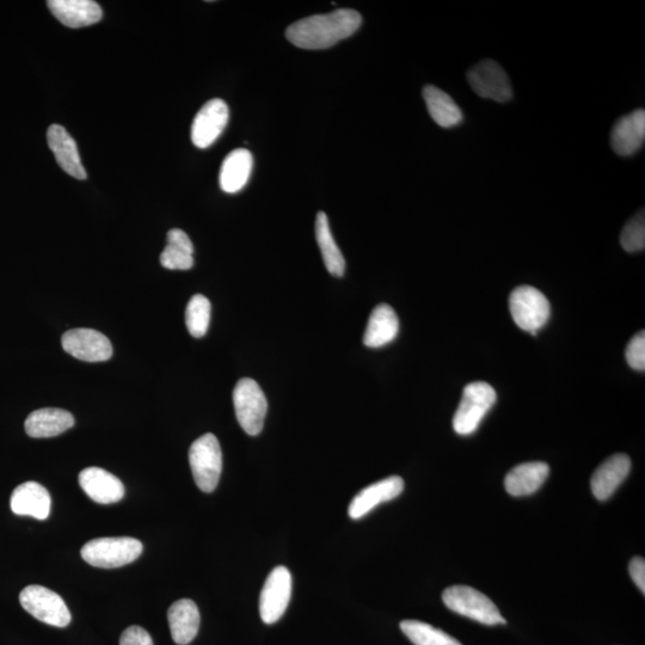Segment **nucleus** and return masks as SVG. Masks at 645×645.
<instances>
[{
	"label": "nucleus",
	"mask_w": 645,
	"mask_h": 645,
	"mask_svg": "<svg viewBox=\"0 0 645 645\" xmlns=\"http://www.w3.org/2000/svg\"><path fill=\"white\" fill-rule=\"evenodd\" d=\"M361 23L362 17L358 11L340 9L292 23L286 30V38L299 48L319 51L350 38L358 32Z\"/></svg>",
	"instance_id": "1"
},
{
	"label": "nucleus",
	"mask_w": 645,
	"mask_h": 645,
	"mask_svg": "<svg viewBox=\"0 0 645 645\" xmlns=\"http://www.w3.org/2000/svg\"><path fill=\"white\" fill-rule=\"evenodd\" d=\"M141 552H143V544L138 539L98 538L83 546L82 557L92 567L113 569L134 562Z\"/></svg>",
	"instance_id": "2"
},
{
	"label": "nucleus",
	"mask_w": 645,
	"mask_h": 645,
	"mask_svg": "<svg viewBox=\"0 0 645 645\" xmlns=\"http://www.w3.org/2000/svg\"><path fill=\"white\" fill-rule=\"evenodd\" d=\"M189 463L196 485L204 493H212L218 487L223 470V453L213 434L202 435L189 450Z\"/></svg>",
	"instance_id": "3"
},
{
	"label": "nucleus",
	"mask_w": 645,
	"mask_h": 645,
	"mask_svg": "<svg viewBox=\"0 0 645 645\" xmlns=\"http://www.w3.org/2000/svg\"><path fill=\"white\" fill-rule=\"evenodd\" d=\"M494 387L488 383H471L465 387L456 415L453 417V428L459 435L475 433L491 408L496 403Z\"/></svg>",
	"instance_id": "4"
},
{
	"label": "nucleus",
	"mask_w": 645,
	"mask_h": 645,
	"mask_svg": "<svg viewBox=\"0 0 645 645\" xmlns=\"http://www.w3.org/2000/svg\"><path fill=\"white\" fill-rule=\"evenodd\" d=\"M442 600L451 611L464 617L476 620L485 625L506 624L496 607L487 595L468 586H453L442 594Z\"/></svg>",
	"instance_id": "5"
},
{
	"label": "nucleus",
	"mask_w": 645,
	"mask_h": 645,
	"mask_svg": "<svg viewBox=\"0 0 645 645\" xmlns=\"http://www.w3.org/2000/svg\"><path fill=\"white\" fill-rule=\"evenodd\" d=\"M509 309L515 324L532 335L548 323L551 315L548 298L531 286L515 288L509 297Z\"/></svg>",
	"instance_id": "6"
},
{
	"label": "nucleus",
	"mask_w": 645,
	"mask_h": 645,
	"mask_svg": "<svg viewBox=\"0 0 645 645\" xmlns=\"http://www.w3.org/2000/svg\"><path fill=\"white\" fill-rule=\"evenodd\" d=\"M233 404L239 425L244 432L256 436L262 432L266 419L268 402L254 379L243 378L233 390Z\"/></svg>",
	"instance_id": "7"
},
{
	"label": "nucleus",
	"mask_w": 645,
	"mask_h": 645,
	"mask_svg": "<svg viewBox=\"0 0 645 645\" xmlns=\"http://www.w3.org/2000/svg\"><path fill=\"white\" fill-rule=\"evenodd\" d=\"M24 610L40 622L66 628L71 623V613L63 598L51 589L42 586H28L20 594Z\"/></svg>",
	"instance_id": "8"
},
{
	"label": "nucleus",
	"mask_w": 645,
	"mask_h": 645,
	"mask_svg": "<svg viewBox=\"0 0 645 645\" xmlns=\"http://www.w3.org/2000/svg\"><path fill=\"white\" fill-rule=\"evenodd\" d=\"M468 82L478 96L500 103L511 101L513 89L505 70L494 60H483L468 72Z\"/></svg>",
	"instance_id": "9"
},
{
	"label": "nucleus",
	"mask_w": 645,
	"mask_h": 645,
	"mask_svg": "<svg viewBox=\"0 0 645 645\" xmlns=\"http://www.w3.org/2000/svg\"><path fill=\"white\" fill-rule=\"evenodd\" d=\"M292 597V575L286 567L275 568L264 583L260 614L264 623L274 624L284 616Z\"/></svg>",
	"instance_id": "10"
},
{
	"label": "nucleus",
	"mask_w": 645,
	"mask_h": 645,
	"mask_svg": "<svg viewBox=\"0 0 645 645\" xmlns=\"http://www.w3.org/2000/svg\"><path fill=\"white\" fill-rule=\"evenodd\" d=\"M61 346L73 358L86 362L107 361L113 355V346L108 337L94 329L66 331Z\"/></svg>",
	"instance_id": "11"
},
{
	"label": "nucleus",
	"mask_w": 645,
	"mask_h": 645,
	"mask_svg": "<svg viewBox=\"0 0 645 645\" xmlns=\"http://www.w3.org/2000/svg\"><path fill=\"white\" fill-rule=\"evenodd\" d=\"M229 115V107L223 100L214 98L208 101L195 116L192 126L193 144L199 149L212 146L224 132Z\"/></svg>",
	"instance_id": "12"
},
{
	"label": "nucleus",
	"mask_w": 645,
	"mask_h": 645,
	"mask_svg": "<svg viewBox=\"0 0 645 645\" xmlns=\"http://www.w3.org/2000/svg\"><path fill=\"white\" fill-rule=\"evenodd\" d=\"M404 481L401 477L391 476L377 483L368 485L350 502L348 513L353 520L364 518L374 508L397 499L403 493Z\"/></svg>",
	"instance_id": "13"
},
{
	"label": "nucleus",
	"mask_w": 645,
	"mask_h": 645,
	"mask_svg": "<svg viewBox=\"0 0 645 645\" xmlns=\"http://www.w3.org/2000/svg\"><path fill=\"white\" fill-rule=\"evenodd\" d=\"M645 140V112L637 109L620 118L611 132V145L618 156L629 157L642 149Z\"/></svg>",
	"instance_id": "14"
},
{
	"label": "nucleus",
	"mask_w": 645,
	"mask_h": 645,
	"mask_svg": "<svg viewBox=\"0 0 645 645\" xmlns=\"http://www.w3.org/2000/svg\"><path fill=\"white\" fill-rule=\"evenodd\" d=\"M79 484L92 501L112 505L124 499L125 487L118 477L101 468H88L79 473Z\"/></svg>",
	"instance_id": "15"
},
{
	"label": "nucleus",
	"mask_w": 645,
	"mask_h": 645,
	"mask_svg": "<svg viewBox=\"0 0 645 645\" xmlns=\"http://www.w3.org/2000/svg\"><path fill=\"white\" fill-rule=\"evenodd\" d=\"M631 470V460L626 454H614L593 473L591 488L595 499L606 501L616 493Z\"/></svg>",
	"instance_id": "16"
},
{
	"label": "nucleus",
	"mask_w": 645,
	"mask_h": 645,
	"mask_svg": "<svg viewBox=\"0 0 645 645\" xmlns=\"http://www.w3.org/2000/svg\"><path fill=\"white\" fill-rule=\"evenodd\" d=\"M47 141L60 168L77 180H86L88 175L83 168L76 141L66 129L59 125H52L48 128Z\"/></svg>",
	"instance_id": "17"
},
{
	"label": "nucleus",
	"mask_w": 645,
	"mask_h": 645,
	"mask_svg": "<svg viewBox=\"0 0 645 645\" xmlns=\"http://www.w3.org/2000/svg\"><path fill=\"white\" fill-rule=\"evenodd\" d=\"M10 506L11 511L16 515H27L38 520H46L51 513V495L39 483H23L18 485L12 493Z\"/></svg>",
	"instance_id": "18"
},
{
	"label": "nucleus",
	"mask_w": 645,
	"mask_h": 645,
	"mask_svg": "<svg viewBox=\"0 0 645 645\" xmlns=\"http://www.w3.org/2000/svg\"><path fill=\"white\" fill-rule=\"evenodd\" d=\"M49 10L66 27L83 28L100 22L101 6L92 0H49Z\"/></svg>",
	"instance_id": "19"
},
{
	"label": "nucleus",
	"mask_w": 645,
	"mask_h": 645,
	"mask_svg": "<svg viewBox=\"0 0 645 645\" xmlns=\"http://www.w3.org/2000/svg\"><path fill=\"white\" fill-rule=\"evenodd\" d=\"M75 426V417L69 411L45 408L33 411L27 417L24 428L30 438H54Z\"/></svg>",
	"instance_id": "20"
},
{
	"label": "nucleus",
	"mask_w": 645,
	"mask_h": 645,
	"mask_svg": "<svg viewBox=\"0 0 645 645\" xmlns=\"http://www.w3.org/2000/svg\"><path fill=\"white\" fill-rule=\"evenodd\" d=\"M172 640L178 645H187L198 635L200 612L193 600L174 602L168 612Z\"/></svg>",
	"instance_id": "21"
},
{
	"label": "nucleus",
	"mask_w": 645,
	"mask_h": 645,
	"mask_svg": "<svg viewBox=\"0 0 645 645\" xmlns=\"http://www.w3.org/2000/svg\"><path fill=\"white\" fill-rule=\"evenodd\" d=\"M254 157L247 149H237L227 155L221 165L219 183L225 193L235 194L242 190L253 171Z\"/></svg>",
	"instance_id": "22"
},
{
	"label": "nucleus",
	"mask_w": 645,
	"mask_h": 645,
	"mask_svg": "<svg viewBox=\"0 0 645 645\" xmlns=\"http://www.w3.org/2000/svg\"><path fill=\"white\" fill-rule=\"evenodd\" d=\"M549 473V465L542 462L515 466L505 479L507 493L516 497L532 495L542 487Z\"/></svg>",
	"instance_id": "23"
},
{
	"label": "nucleus",
	"mask_w": 645,
	"mask_h": 645,
	"mask_svg": "<svg viewBox=\"0 0 645 645\" xmlns=\"http://www.w3.org/2000/svg\"><path fill=\"white\" fill-rule=\"evenodd\" d=\"M399 331V321L395 310L390 305L382 304L376 307L368 319L364 335L366 347L380 348L396 339Z\"/></svg>",
	"instance_id": "24"
},
{
	"label": "nucleus",
	"mask_w": 645,
	"mask_h": 645,
	"mask_svg": "<svg viewBox=\"0 0 645 645\" xmlns=\"http://www.w3.org/2000/svg\"><path fill=\"white\" fill-rule=\"evenodd\" d=\"M423 97H425L428 113L435 124L442 128H453L462 124L464 120L462 109L445 91L434 85H427L423 89Z\"/></svg>",
	"instance_id": "25"
},
{
	"label": "nucleus",
	"mask_w": 645,
	"mask_h": 645,
	"mask_svg": "<svg viewBox=\"0 0 645 645\" xmlns=\"http://www.w3.org/2000/svg\"><path fill=\"white\" fill-rule=\"evenodd\" d=\"M316 239L328 272L336 278H342L344 270H346V261H344L341 250L337 247L330 230L327 214L324 212L317 214Z\"/></svg>",
	"instance_id": "26"
},
{
	"label": "nucleus",
	"mask_w": 645,
	"mask_h": 645,
	"mask_svg": "<svg viewBox=\"0 0 645 645\" xmlns=\"http://www.w3.org/2000/svg\"><path fill=\"white\" fill-rule=\"evenodd\" d=\"M194 245L187 233L172 229L168 233V245L161 255L164 268L170 270H189L194 266Z\"/></svg>",
	"instance_id": "27"
},
{
	"label": "nucleus",
	"mask_w": 645,
	"mask_h": 645,
	"mask_svg": "<svg viewBox=\"0 0 645 645\" xmlns=\"http://www.w3.org/2000/svg\"><path fill=\"white\" fill-rule=\"evenodd\" d=\"M401 629L415 645H463L446 632L420 620H403Z\"/></svg>",
	"instance_id": "28"
},
{
	"label": "nucleus",
	"mask_w": 645,
	"mask_h": 645,
	"mask_svg": "<svg viewBox=\"0 0 645 645\" xmlns=\"http://www.w3.org/2000/svg\"><path fill=\"white\" fill-rule=\"evenodd\" d=\"M211 321V303L205 296L196 294L189 300L186 310V324L190 335L201 339L207 334Z\"/></svg>",
	"instance_id": "29"
},
{
	"label": "nucleus",
	"mask_w": 645,
	"mask_h": 645,
	"mask_svg": "<svg viewBox=\"0 0 645 645\" xmlns=\"http://www.w3.org/2000/svg\"><path fill=\"white\" fill-rule=\"evenodd\" d=\"M620 243L628 253H638L645 248V219L644 212H640L636 217L630 219L625 225Z\"/></svg>",
	"instance_id": "30"
},
{
	"label": "nucleus",
	"mask_w": 645,
	"mask_h": 645,
	"mask_svg": "<svg viewBox=\"0 0 645 645\" xmlns=\"http://www.w3.org/2000/svg\"><path fill=\"white\" fill-rule=\"evenodd\" d=\"M626 361L635 371L645 370V333L640 331L632 337L625 350Z\"/></svg>",
	"instance_id": "31"
},
{
	"label": "nucleus",
	"mask_w": 645,
	"mask_h": 645,
	"mask_svg": "<svg viewBox=\"0 0 645 645\" xmlns=\"http://www.w3.org/2000/svg\"><path fill=\"white\" fill-rule=\"evenodd\" d=\"M120 645H153V641L149 632L140 626H131L121 635Z\"/></svg>",
	"instance_id": "32"
},
{
	"label": "nucleus",
	"mask_w": 645,
	"mask_h": 645,
	"mask_svg": "<svg viewBox=\"0 0 645 645\" xmlns=\"http://www.w3.org/2000/svg\"><path fill=\"white\" fill-rule=\"evenodd\" d=\"M630 576L636 583V586L645 594V561L642 557H635L630 562Z\"/></svg>",
	"instance_id": "33"
}]
</instances>
